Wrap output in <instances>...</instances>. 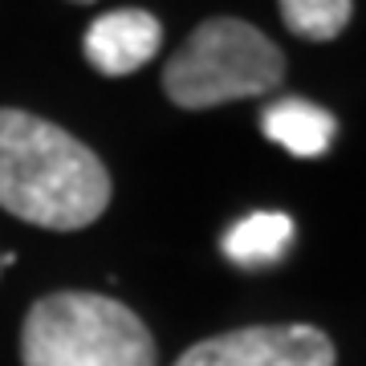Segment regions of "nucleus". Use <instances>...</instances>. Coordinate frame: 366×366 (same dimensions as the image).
<instances>
[{"label": "nucleus", "instance_id": "4", "mask_svg": "<svg viewBox=\"0 0 366 366\" xmlns=\"http://www.w3.org/2000/svg\"><path fill=\"white\" fill-rule=\"evenodd\" d=\"M338 350L317 326H244L196 342L175 366H334Z\"/></svg>", "mask_w": 366, "mask_h": 366}, {"label": "nucleus", "instance_id": "2", "mask_svg": "<svg viewBox=\"0 0 366 366\" xmlns=\"http://www.w3.org/2000/svg\"><path fill=\"white\" fill-rule=\"evenodd\" d=\"M25 366H159L155 338L131 305L102 293H49L21 330Z\"/></svg>", "mask_w": 366, "mask_h": 366}, {"label": "nucleus", "instance_id": "6", "mask_svg": "<svg viewBox=\"0 0 366 366\" xmlns=\"http://www.w3.org/2000/svg\"><path fill=\"white\" fill-rule=\"evenodd\" d=\"M261 131L277 147H285L289 155L317 159L330 151L334 134H338V122H334L326 106L305 102V98H281L261 114Z\"/></svg>", "mask_w": 366, "mask_h": 366}, {"label": "nucleus", "instance_id": "8", "mask_svg": "<svg viewBox=\"0 0 366 366\" xmlns=\"http://www.w3.org/2000/svg\"><path fill=\"white\" fill-rule=\"evenodd\" d=\"M281 21L301 41H334L350 25L354 0H277Z\"/></svg>", "mask_w": 366, "mask_h": 366}, {"label": "nucleus", "instance_id": "9", "mask_svg": "<svg viewBox=\"0 0 366 366\" xmlns=\"http://www.w3.org/2000/svg\"><path fill=\"white\" fill-rule=\"evenodd\" d=\"M74 4H94V0H74Z\"/></svg>", "mask_w": 366, "mask_h": 366}, {"label": "nucleus", "instance_id": "7", "mask_svg": "<svg viewBox=\"0 0 366 366\" xmlns=\"http://www.w3.org/2000/svg\"><path fill=\"white\" fill-rule=\"evenodd\" d=\"M293 244V220L285 212H252L224 232V257L240 269H269Z\"/></svg>", "mask_w": 366, "mask_h": 366}, {"label": "nucleus", "instance_id": "1", "mask_svg": "<svg viewBox=\"0 0 366 366\" xmlns=\"http://www.w3.org/2000/svg\"><path fill=\"white\" fill-rule=\"evenodd\" d=\"M110 204V171L86 143L25 110H0V208L37 228L78 232Z\"/></svg>", "mask_w": 366, "mask_h": 366}, {"label": "nucleus", "instance_id": "10", "mask_svg": "<svg viewBox=\"0 0 366 366\" xmlns=\"http://www.w3.org/2000/svg\"><path fill=\"white\" fill-rule=\"evenodd\" d=\"M0 269H4V264H0Z\"/></svg>", "mask_w": 366, "mask_h": 366}, {"label": "nucleus", "instance_id": "3", "mask_svg": "<svg viewBox=\"0 0 366 366\" xmlns=\"http://www.w3.org/2000/svg\"><path fill=\"white\" fill-rule=\"evenodd\" d=\"M285 78V53L257 25L212 16L171 53L163 66V94L183 110H212L236 98L273 94Z\"/></svg>", "mask_w": 366, "mask_h": 366}, {"label": "nucleus", "instance_id": "5", "mask_svg": "<svg viewBox=\"0 0 366 366\" xmlns=\"http://www.w3.org/2000/svg\"><path fill=\"white\" fill-rule=\"evenodd\" d=\"M163 45V25L147 9H114L86 29V61L106 78L143 69Z\"/></svg>", "mask_w": 366, "mask_h": 366}]
</instances>
